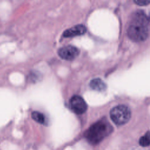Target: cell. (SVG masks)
Here are the masks:
<instances>
[{
    "mask_svg": "<svg viewBox=\"0 0 150 150\" xmlns=\"http://www.w3.org/2000/svg\"><path fill=\"white\" fill-rule=\"evenodd\" d=\"M134 2L138 5H146L150 4V0H135Z\"/></svg>",
    "mask_w": 150,
    "mask_h": 150,
    "instance_id": "10",
    "label": "cell"
},
{
    "mask_svg": "<svg viewBox=\"0 0 150 150\" xmlns=\"http://www.w3.org/2000/svg\"><path fill=\"white\" fill-rule=\"evenodd\" d=\"M112 128L105 120H101L93 124L84 132V137L91 145H97L111 133Z\"/></svg>",
    "mask_w": 150,
    "mask_h": 150,
    "instance_id": "2",
    "label": "cell"
},
{
    "mask_svg": "<svg viewBox=\"0 0 150 150\" xmlns=\"http://www.w3.org/2000/svg\"><path fill=\"white\" fill-rule=\"evenodd\" d=\"M70 105L72 111L77 114H83L87 108V105L84 100L78 95H74L71 98Z\"/></svg>",
    "mask_w": 150,
    "mask_h": 150,
    "instance_id": "4",
    "label": "cell"
},
{
    "mask_svg": "<svg viewBox=\"0 0 150 150\" xmlns=\"http://www.w3.org/2000/svg\"><path fill=\"white\" fill-rule=\"evenodd\" d=\"M32 118L33 120L36 121L37 122L41 124H45L46 122V118L45 116L43 114L38 112V111H33L31 114Z\"/></svg>",
    "mask_w": 150,
    "mask_h": 150,
    "instance_id": "8",
    "label": "cell"
},
{
    "mask_svg": "<svg viewBox=\"0 0 150 150\" xmlns=\"http://www.w3.org/2000/svg\"><path fill=\"white\" fill-rule=\"evenodd\" d=\"M80 53V50L76 47L68 45L58 50L59 56L66 60H72L74 59Z\"/></svg>",
    "mask_w": 150,
    "mask_h": 150,
    "instance_id": "5",
    "label": "cell"
},
{
    "mask_svg": "<svg viewBox=\"0 0 150 150\" xmlns=\"http://www.w3.org/2000/svg\"><path fill=\"white\" fill-rule=\"evenodd\" d=\"M86 28L83 25H77L73 27L70 28L66 30L63 33V36L64 38H70L74 37L76 36H80L84 35L86 32Z\"/></svg>",
    "mask_w": 150,
    "mask_h": 150,
    "instance_id": "6",
    "label": "cell"
},
{
    "mask_svg": "<svg viewBox=\"0 0 150 150\" xmlns=\"http://www.w3.org/2000/svg\"><path fill=\"white\" fill-rule=\"evenodd\" d=\"M90 87L96 91H103L106 89V84L105 83L100 79H93L90 83Z\"/></svg>",
    "mask_w": 150,
    "mask_h": 150,
    "instance_id": "7",
    "label": "cell"
},
{
    "mask_svg": "<svg viewBox=\"0 0 150 150\" xmlns=\"http://www.w3.org/2000/svg\"><path fill=\"white\" fill-rule=\"evenodd\" d=\"M148 19H149V22H150V13H149V16Z\"/></svg>",
    "mask_w": 150,
    "mask_h": 150,
    "instance_id": "11",
    "label": "cell"
},
{
    "mask_svg": "<svg viewBox=\"0 0 150 150\" xmlns=\"http://www.w3.org/2000/svg\"><path fill=\"white\" fill-rule=\"evenodd\" d=\"M110 118L114 124L122 125L126 124L131 118V111L124 105H119L114 107L110 111Z\"/></svg>",
    "mask_w": 150,
    "mask_h": 150,
    "instance_id": "3",
    "label": "cell"
},
{
    "mask_svg": "<svg viewBox=\"0 0 150 150\" xmlns=\"http://www.w3.org/2000/svg\"><path fill=\"white\" fill-rule=\"evenodd\" d=\"M149 19L142 11H137L132 16L127 32L129 37L134 41L145 40L148 35Z\"/></svg>",
    "mask_w": 150,
    "mask_h": 150,
    "instance_id": "1",
    "label": "cell"
},
{
    "mask_svg": "<svg viewBox=\"0 0 150 150\" xmlns=\"http://www.w3.org/2000/svg\"><path fill=\"white\" fill-rule=\"evenodd\" d=\"M139 144L142 147H147L150 145V131H148L139 138Z\"/></svg>",
    "mask_w": 150,
    "mask_h": 150,
    "instance_id": "9",
    "label": "cell"
}]
</instances>
